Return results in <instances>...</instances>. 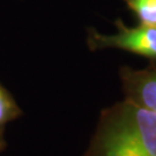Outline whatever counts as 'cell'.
I'll list each match as a JSON object with an SVG mask.
<instances>
[{
    "instance_id": "1",
    "label": "cell",
    "mask_w": 156,
    "mask_h": 156,
    "mask_svg": "<svg viewBox=\"0 0 156 156\" xmlns=\"http://www.w3.org/2000/svg\"><path fill=\"white\" fill-rule=\"evenodd\" d=\"M84 156H156V115L126 98L104 109Z\"/></svg>"
},
{
    "instance_id": "2",
    "label": "cell",
    "mask_w": 156,
    "mask_h": 156,
    "mask_svg": "<svg viewBox=\"0 0 156 156\" xmlns=\"http://www.w3.org/2000/svg\"><path fill=\"white\" fill-rule=\"evenodd\" d=\"M117 33L104 35L94 28L88 29L87 44L91 51L118 49L138 55L156 62V26L139 23L127 27L122 20H116Z\"/></svg>"
},
{
    "instance_id": "3",
    "label": "cell",
    "mask_w": 156,
    "mask_h": 156,
    "mask_svg": "<svg viewBox=\"0 0 156 156\" xmlns=\"http://www.w3.org/2000/svg\"><path fill=\"white\" fill-rule=\"evenodd\" d=\"M119 76L125 98L156 115V62L141 69L124 66Z\"/></svg>"
},
{
    "instance_id": "4",
    "label": "cell",
    "mask_w": 156,
    "mask_h": 156,
    "mask_svg": "<svg viewBox=\"0 0 156 156\" xmlns=\"http://www.w3.org/2000/svg\"><path fill=\"white\" fill-rule=\"evenodd\" d=\"M22 116V110L17 105L11 93L0 84V129H4L6 124L11 123Z\"/></svg>"
},
{
    "instance_id": "5",
    "label": "cell",
    "mask_w": 156,
    "mask_h": 156,
    "mask_svg": "<svg viewBox=\"0 0 156 156\" xmlns=\"http://www.w3.org/2000/svg\"><path fill=\"white\" fill-rule=\"evenodd\" d=\"M142 24L156 26V0H123Z\"/></svg>"
},
{
    "instance_id": "6",
    "label": "cell",
    "mask_w": 156,
    "mask_h": 156,
    "mask_svg": "<svg viewBox=\"0 0 156 156\" xmlns=\"http://www.w3.org/2000/svg\"><path fill=\"white\" fill-rule=\"evenodd\" d=\"M6 148V142L4 139V129H0V151Z\"/></svg>"
}]
</instances>
